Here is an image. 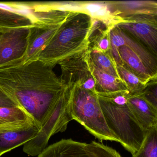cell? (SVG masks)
<instances>
[{
    "mask_svg": "<svg viewBox=\"0 0 157 157\" xmlns=\"http://www.w3.org/2000/svg\"><path fill=\"white\" fill-rule=\"evenodd\" d=\"M116 66L118 75L127 87L129 93H140L145 90L147 83L141 80L124 65L116 64Z\"/></svg>",
    "mask_w": 157,
    "mask_h": 157,
    "instance_id": "ffe728a7",
    "label": "cell"
},
{
    "mask_svg": "<svg viewBox=\"0 0 157 157\" xmlns=\"http://www.w3.org/2000/svg\"><path fill=\"white\" fill-rule=\"evenodd\" d=\"M91 19L76 13L61 24L37 59L54 67L65 59L79 55L88 47Z\"/></svg>",
    "mask_w": 157,
    "mask_h": 157,
    "instance_id": "7a4b0ae2",
    "label": "cell"
},
{
    "mask_svg": "<svg viewBox=\"0 0 157 157\" xmlns=\"http://www.w3.org/2000/svg\"><path fill=\"white\" fill-rule=\"evenodd\" d=\"M86 149L90 157H122L111 147L95 141L86 143Z\"/></svg>",
    "mask_w": 157,
    "mask_h": 157,
    "instance_id": "7402d4cb",
    "label": "cell"
},
{
    "mask_svg": "<svg viewBox=\"0 0 157 157\" xmlns=\"http://www.w3.org/2000/svg\"><path fill=\"white\" fill-rule=\"evenodd\" d=\"M29 32L22 27L0 33V68L23 63Z\"/></svg>",
    "mask_w": 157,
    "mask_h": 157,
    "instance_id": "8992f818",
    "label": "cell"
},
{
    "mask_svg": "<svg viewBox=\"0 0 157 157\" xmlns=\"http://www.w3.org/2000/svg\"><path fill=\"white\" fill-rule=\"evenodd\" d=\"M110 40L107 36L105 35L100 39L97 44V48L96 49L100 51L105 52L110 48Z\"/></svg>",
    "mask_w": 157,
    "mask_h": 157,
    "instance_id": "d4e9b609",
    "label": "cell"
},
{
    "mask_svg": "<svg viewBox=\"0 0 157 157\" xmlns=\"http://www.w3.org/2000/svg\"><path fill=\"white\" fill-rule=\"evenodd\" d=\"M95 85L96 81L92 75H91L90 77H88L79 86L86 90L95 92Z\"/></svg>",
    "mask_w": 157,
    "mask_h": 157,
    "instance_id": "cb8c5ba5",
    "label": "cell"
},
{
    "mask_svg": "<svg viewBox=\"0 0 157 157\" xmlns=\"http://www.w3.org/2000/svg\"><path fill=\"white\" fill-rule=\"evenodd\" d=\"M72 89L65 88L51 107L36 136L24 144L23 151L29 156H38L45 149L51 137L67 129L72 119L71 111Z\"/></svg>",
    "mask_w": 157,
    "mask_h": 157,
    "instance_id": "5b68a950",
    "label": "cell"
},
{
    "mask_svg": "<svg viewBox=\"0 0 157 157\" xmlns=\"http://www.w3.org/2000/svg\"><path fill=\"white\" fill-rule=\"evenodd\" d=\"M39 131L34 122L17 128L0 130V157L33 139Z\"/></svg>",
    "mask_w": 157,
    "mask_h": 157,
    "instance_id": "ba28073f",
    "label": "cell"
},
{
    "mask_svg": "<svg viewBox=\"0 0 157 157\" xmlns=\"http://www.w3.org/2000/svg\"><path fill=\"white\" fill-rule=\"evenodd\" d=\"M81 13L90 16L91 19L99 20L106 24L111 21L115 15L111 10L110 3L87 2L81 3Z\"/></svg>",
    "mask_w": 157,
    "mask_h": 157,
    "instance_id": "ac0fdd59",
    "label": "cell"
},
{
    "mask_svg": "<svg viewBox=\"0 0 157 157\" xmlns=\"http://www.w3.org/2000/svg\"><path fill=\"white\" fill-rule=\"evenodd\" d=\"M34 122L19 106L0 107V130L17 128Z\"/></svg>",
    "mask_w": 157,
    "mask_h": 157,
    "instance_id": "2e32d148",
    "label": "cell"
},
{
    "mask_svg": "<svg viewBox=\"0 0 157 157\" xmlns=\"http://www.w3.org/2000/svg\"><path fill=\"white\" fill-rule=\"evenodd\" d=\"M18 106L8 95L0 90V107H11Z\"/></svg>",
    "mask_w": 157,
    "mask_h": 157,
    "instance_id": "603a6c76",
    "label": "cell"
},
{
    "mask_svg": "<svg viewBox=\"0 0 157 157\" xmlns=\"http://www.w3.org/2000/svg\"><path fill=\"white\" fill-rule=\"evenodd\" d=\"M98 96L109 129L124 148L134 155L142 145L147 132L137 122L127 103L119 105Z\"/></svg>",
    "mask_w": 157,
    "mask_h": 157,
    "instance_id": "277c9868",
    "label": "cell"
},
{
    "mask_svg": "<svg viewBox=\"0 0 157 157\" xmlns=\"http://www.w3.org/2000/svg\"><path fill=\"white\" fill-rule=\"evenodd\" d=\"M117 31L124 39V45L128 47L139 56L147 68L156 77L157 76V62L153 56L147 51L142 45L128 35L116 26Z\"/></svg>",
    "mask_w": 157,
    "mask_h": 157,
    "instance_id": "e0dca14e",
    "label": "cell"
},
{
    "mask_svg": "<svg viewBox=\"0 0 157 157\" xmlns=\"http://www.w3.org/2000/svg\"><path fill=\"white\" fill-rule=\"evenodd\" d=\"M118 53L124 66L144 82L147 83L153 78H156L139 56L129 48L125 45L120 47L118 48Z\"/></svg>",
    "mask_w": 157,
    "mask_h": 157,
    "instance_id": "9a60e30c",
    "label": "cell"
},
{
    "mask_svg": "<svg viewBox=\"0 0 157 157\" xmlns=\"http://www.w3.org/2000/svg\"><path fill=\"white\" fill-rule=\"evenodd\" d=\"M132 157H157V128L147 132L142 145Z\"/></svg>",
    "mask_w": 157,
    "mask_h": 157,
    "instance_id": "44dd1931",
    "label": "cell"
},
{
    "mask_svg": "<svg viewBox=\"0 0 157 157\" xmlns=\"http://www.w3.org/2000/svg\"><path fill=\"white\" fill-rule=\"evenodd\" d=\"M53 67L36 59L0 68V90L30 116L40 130L53 104L67 87Z\"/></svg>",
    "mask_w": 157,
    "mask_h": 157,
    "instance_id": "6da1fadb",
    "label": "cell"
},
{
    "mask_svg": "<svg viewBox=\"0 0 157 157\" xmlns=\"http://www.w3.org/2000/svg\"><path fill=\"white\" fill-rule=\"evenodd\" d=\"M60 25L30 27L28 46L23 63L37 59L38 55L56 33Z\"/></svg>",
    "mask_w": 157,
    "mask_h": 157,
    "instance_id": "30bf717a",
    "label": "cell"
},
{
    "mask_svg": "<svg viewBox=\"0 0 157 157\" xmlns=\"http://www.w3.org/2000/svg\"><path fill=\"white\" fill-rule=\"evenodd\" d=\"M90 58V61L96 67L121 79L117 70L115 62L111 55L95 48L91 52Z\"/></svg>",
    "mask_w": 157,
    "mask_h": 157,
    "instance_id": "d6986e66",
    "label": "cell"
},
{
    "mask_svg": "<svg viewBox=\"0 0 157 157\" xmlns=\"http://www.w3.org/2000/svg\"><path fill=\"white\" fill-rule=\"evenodd\" d=\"M88 65L90 72L100 87L95 90L97 95L129 91L124 82L98 69L90 61Z\"/></svg>",
    "mask_w": 157,
    "mask_h": 157,
    "instance_id": "4fadbf2b",
    "label": "cell"
},
{
    "mask_svg": "<svg viewBox=\"0 0 157 157\" xmlns=\"http://www.w3.org/2000/svg\"><path fill=\"white\" fill-rule=\"evenodd\" d=\"M115 15H149L156 16L157 4L153 1H123L110 2Z\"/></svg>",
    "mask_w": 157,
    "mask_h": 157,
    "instance_id": "5bb4252c",
    "label": "cell"
},
{
    "mask_svg": "<svg viewBox=\"0 0 157 157\" xmlns=\"http://www.w3.org/2000/svg\"><path fill=\"white\" fill-rule=\"evenodd\" d=\"M71 111L72 119L99 140L120 143L107 126L96 93L84 90L79 85L72 87Z\"/></svg>",
    "mask_w": 157,
    "mask_h": 157,
    "instance_id": "3957f363",
    "label": "cell"
},
{
    "mask_svg": "<svg viewBox=\"0 0 157 157\" xmlns=\"http://www.w3.org/2000/svg\"><path fill=\"white\" fill-rule=\"evenodd\" d=\"M116 26L129 33L146 44L156 55L157 51V23L147 21L120 22Z\"/></svg>",
    "mask_w": 157,
    "mask_h": 157,
    "instance_id": "9c48e42d",
    "label": "cell"
},
{
    "mask_svg": "<svg viewBox=\"0 0 157 157\" xmlns=\"http://www.w3.org/2000/svg\"><path fill=\"white\" fill-rule=\"evenodd\" d=\"M127 105L137 122L148 132L157 128V109L146 101L140 94H128Z\"/></svg>",
    "mask_w": 157,
    "mask_h": 157,
    "instance_id": "52a82bcc",
    "label": "cell"
},
{
    "mask_svg": "<svg viewBox=\"0 0 157 157\" xmlns=\"http://www.w3.org/2000/svg\"><path fill=\"white\" fill-rule=\"evenodd\" d=\"M35 26L33 22L19 12L13 2H0V33L22 27Z\"/></svg>",
    "mask_w": 157,
    "mask_h": 157,
    "instance_id": "8fae6325",
    "label": "cell"
},
{
    "mask_svg": "<svg viewBox=\"0 0 157 157\" xmlns=\"http://www.w3.org/2000/svg\"><path fill=\"white\" fill-rule=\"evenodd\" d=\"M86 143L62 139L46 147L37 157H90Z\"/></svg>",
    "mask_w": 157,
    "mask_h": 157,
    "instance_id": "7c38bea8",
    "label": "cell"
}]
</instances>
